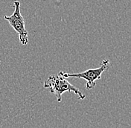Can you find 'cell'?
I'll list each match as a JSON object with an SVG mask.
<instances>
[{"label": "cell", "mask_w": 131, "mask_h": 128, "mask_svg": "<svg viewBox=\"0 0 131 128\" xmlns=\"http://www.w3.org/2000/svg\"><path fill=\"white\" fill-rule=\"evenodd\" d=\"M43 86L45 88L50 89L51 93L56 96L58 102L62 101V95L66 92H72L78 96L79 99L81 100L85 99L86 98V96L82 93L78 88L70 84L60 73L57 75L50 76L48 79L44 82Z\"/></svg>", "instance_id": "cell-1"}, {"label": "cell", "mask_w": 131, "mask_h": 128, "mask_svg": "<svg viewBox=\"0 0 131 128\" xmlns=\"http://www.w3.org/2000/svg\"><path fill=\"white\" fill-rule=\"evenodd\" d=\"M110 67V61L109 59H104L101 66L95 68L87 70L84 72L77 73H69L60 71V73L64 78H78V79H83L86 81V88L87 90H91L95 87L97 81L101 79V74L104 71L107 70Z\"/></svg>", "instance_id": "cell-2"}, {"label": "cell", "mask_w": 131, "mask_h": 128, "mask_svg": "<svg viewBox=\"0 0 131 128\" xmlns=\"http://www.w3.org/2000/svg\"><path fill=\"white\" fill-rule=\"evenodd\" d=\"M14 13L10 16H5L4 19L8 21L10 25L19 34V41L23 45H26L28 43V35L25 27L24 18L20 12V2L14 1Z\"/></svg>", "instance_id": "cell-3"}]
</instances>
